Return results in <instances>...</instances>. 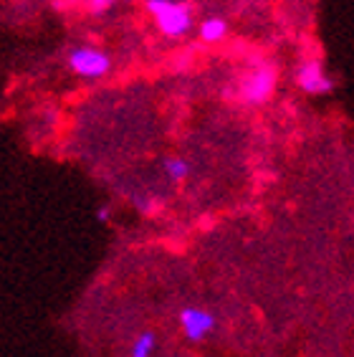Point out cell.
I'll return each instance as SVG.
<instances>
[{"mask_svg": "<svg viewBox=\"0 0 354 357\" xmlns=\"http://www.w3.org/2000/svg\"><path fill=\"white\" fill-rule=\"evenodd\" d=\"M162 172H164V178L170 180V183L180 185V183H185V180L190 178L192 165L185 158H180V155H170V158L162 160Z\"/></svg>", "mask_w": 354, "mask_h": 357, "instance_id": "52a82bcc", "label": "cell"}, {"mask_svg": "<svg viewBox=\"0 0 354 357\" xmlns=\"http://www.w3.org/2000/svg\"><path fill=\"white\" fill-rule=\"evenodd\" d=\"M63 63L76 79H84V82H102L114 69L111 54L96 43H74L66 51Z\"/></svg>", "mask_w": 354, "mask_h": 357, "instance_id": "7a4b0ae2", "label": "cell"}, {"mask_svg": "<svg viewBox=\"0 0 354 357\" xmlns=\"http://www.w3.org/2000/svg\"><path fill=\"white\" fill-rule=\"evenodd\" d=\"M155 350H157V335L150 330H144L132 340L130 357H155Z\"/></svg>", "mask_w": 354, "mask_h": 357, "instance_id": "ba28073f", "label": "cell"}, {"mask_svg": "<svg viewBox=\"0 0 354 357\" xmlns=\"http://www.w3.org/2000/svg\"><path fill=\"white\" fill-rule=\"evenodd\" d=\"M228 31H231V26H228V21L225 18H220V15H208V18H203V21L198 23V36L203 43H223L225 38H228Z\"/></svg>", "mask_w": 354, "mask_h": 357, "instance_id": "8992f818", "label": "cell"}, {"mask_svg": "<svg viewBox=\"0 0 354 357\" xmlns=\"http://www.w3.org/2000/svg\"><path fill=\"white\" fill-rule=\"evenodd\" d=\"M116 6V0H86V13L91 18H104L107 13H111Z\"/></svg>", "mask_w": 354, "mask_h": 357, "instance_id": "9c48e42d", "label": "cell"}, {"mask_svg": "<svg viewBox=\"0 0 354 357\" xmlns=\"http://www.w3.org/2000/svg\"><path fill=\"white\" fill-rule=\"evenodd\" d=\"M276 86H279V66L273 61H259L240 76L238 99L245 107H263L276 94Z\"/></svg>", "mask_w": 354, "mask_h": 357, "instance_id": "3957f363", "label": "cell"}, {"mask_svg": "<svg viewBox=\"0 0 354 357\" xmlns=\"http://www.w3.org/2000/svg\"><path fill=\"white\" fill-rule=\"evenodd\" d=\"M177 324H180V332L187 342H205L208 337L215 332L218 327V317L213 314L210 310L205 307H183L177 312Z\"/></svg>", "mask_w": 354, "mask_h": 357, "instance_id": "277c9868", "label": "cell"}, {"mask_svg": "<svg viewBox=\"0 0 354 357\" xmlns=\"http://www.w3.org/2000/svg\"><path fill=\"white\" fill-rule=\"evenodd\" d=\"M293 82L309 96H324L334 91V79L327 74L319 59H301L296 71H293Z\"/></svg>", "mask_w": 354, "mask_h": 357, "instance_id": "5b68a950", "label": "cell"}, {"mask_svg": "<svg viewBox=\"0 0 354 357\" xmlns=\"http://www.w3.org/2000/svg\"><path fill=\"white\" fill-rule=\"evenodd\" d=\"M144 10L164 38H185L195 28V13L187 0H144Z\"/></svg>", "mask_w": 354, "mask_h": 357, "instance_id": "6da1fadb", "label": "cell"}, {"mask_svg": "<svg viewBox=\"0 0 354 357\" xmlns=\"http://www.w3.org/2000/svg\"><path fill=\"white\" fill-rule=\"evenodd\" d=\"M96 220H99V223H109L111 220V206L104 203V206L96 208Z\"/></svg>", "mask_w": 354, "mask_h": 357, "instance_id": "30bf717a", "label": "cell"}]
</instances>
